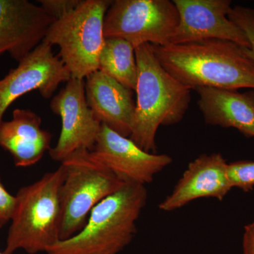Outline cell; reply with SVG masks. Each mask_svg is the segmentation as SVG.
Here are the masks:
<instances>
[{
    "instance_id": "6da1fadb",
    "label": "cell",
    "mask_w": 254,
    "mask_h": 254,
    "mask_svg": "<svg viewBox=\"0 0 254 254\" xmlns=\"http://www.w3.org/2000/svg\"><path fill=\"white\" fill-rule=\"evenodd\" d=\"M152 48L161 66L190 90L254 89V62L233 42L206 40Z\"/></svg>"
},
{
    "instance_id": "7a4b0ae2",
    "label": "cell",
    "mask_w": 254,
    "mask_h": 254,
    "mask_svg": "<svg viewBox=\"0 0 254 254\" xmlns=\"http://www.w3.org/2000/svg\"><path fill=\"white\" fill-rule=\"evenodd\" d=\"M135 55L136 110L129 138L145 151L154 153L159 127L181 121L190 106V89L161 66L152 45L137 47Z\"/></svg>"
},
{
    "instance_id": "3957f363",
    "label": "cell",
    "mask_w": 254,
    "mask_h": 254,
    "mask_svg": "<svg viewBox=\"0 0 254 254\" xmlns=\"http://www.w3.org/2000/svg\"><path fill=\"white\" fill-rule=\"evenodd\" d=\"M147 199L144 185L124 184L95 205L79 232L59 241L47 254H118L136 235V222Z\"/></svg>"
},
{
    "instance_id": "277c9868",
    "label": "cell",
    "mask_w": 254,
    "mask_h": 254,
    "mask_svg": "<svg viewBox=\"0 0 254 254\" xmlns=\"http://www.w3.org/2000/svg\"><path fill=\"white\" fill-rule=\"evenodd\" d=\"M63 180L64 169L60 165L55 171L18 190L5 254L20 250L28 254L46 253L60 241Z\"/></svg>"
},
{
    "instance_id": "5b68a950",
    "label": "cell",
    "mask_w": 254,
    "mask_h": 254,
    "mask_svg": "<svg viewBox=\"0 0 254 254\" xmlns=\"http://www.w3.org/2000/svg\"><path fill=\"white\" fill-rule=\"evenodd\" d=\"M61 165L64 180L60 190V240H64L79 232L95 205L125 183L95 158L91 150L85 148L73 152Z\"/></svg>"
},
{
    "instance_id": "8992f818",
    "label": "cell",
    "mask_w": 254,
    "mask_h": 254,
    "mask_svg": "<svg viewBox=\"0 0 254 254\" xmlns=\"http://www.w3.org/2000/svg\"><path fill=\"white\" fill-rule=\"evenodd\" d=\"M112 1L81 0L76 9L48 28L43 41L59 47L58 57L71 78L84 80L98 71L105 40V17Z\"/></svg>"
},
{
    "instance_id": "52a82bcc",
    "label": "cell",
    "mask_w": 254,
    "mask_h": 254,
    "mask_svg": "<svg viewBox=\"0 0 254 254\" xmlns=\"http://www.w3.org/2000/svg\"><path fill=\"white\" fill-rule=\"evenodd\" d=\"M180 21L178 10L169 0H116L104 21L105 38H120L135 48L149 43L170 44Z\"/></svg>"
},
{
    "instance_id": "ba28073f",
    "label": "cell",
    "mask_w": 254,
    "mask_h": 254,
    "mask_svg": "<svg viewBox=\"0 0 254 254\" xmlns=\"http://www.w3.org/2000/svg\"><path fill=\"white\" fill-rule=\"evenodd\" d=\"M84 80L71 78L50 101V109L61 118L62 129L57 145L49 150L51 158L62 162L78 149L93 150L102 124L88 106Z\"/></svg>"
},
{
    "instance_id": "9c48e42d",
    "label": "cell",
    "mask_w": 254,
    "mask_h": 254,
    "mask_svg": "<svg viewBox=\"0 0 254 254\" xmlns=\"http://www.w3.org/2000/svg\"><path fill=\"white\" fill-rule=\"evenodd\" d=\"M71 78L67 68L53 53V46L42 42L0 79V125L6 110L20 97L36 90L49 99L62 83Z\"/></svg>"
},
{
    "instance_id": "30bf717a",
    "label": "cell",
    "mask_w": 254,
    "mask_h": 254,
    "mask_svg": "<svg viewBox=\"0 0 254 254\" xmlns=\"http://www.w3.org/2000/svg\"><path fill=\"white\" fill-rule=\"evenodd\" d=\"M180 21L170 44L222 40L250 48L243 31L227 15L230 0H175Z\"/></svg>"
},
{
    "instance_id": "8fae6325",
    "label": "cell",
    "mask_w": 254,
    "mask_h": 254,
    "mask_svg": "<svg viewBox=\"0 0 254 254\" xmlns=\"http://www.w3.org/2000/svg\"><path fill=\"white\" fill-rule=\"evenodd\" d=\"M91 152L123 183L144 186L173 162L170 155L145 151L129 137L122 136L105 125H102Z\"/></svg>"
},
{
    "instance_id": "7c38bea8",
    "label": "cell",
    "mask_w": 254,
    "mask_h": 254,
    "mask_svg": "<svg viewBox=\"0 0 254 254\" xmlns=\"http://www.w3.org/2000/svg\"><path fill=\"white\" fill-rule=\"evenodd\" d=\"M54 18L27 0H0V56L18 63L44 41Z\"/></svg>"
},
{
    "instance_id": "4fadbf2b",
    "label": "cell",
    "mask_w": 254,
    "mask_h": 254,
    "mask_svg": "<svg viewBox=\"0 0 254 254\" xmlns=\"http://www.w3.org/2000/svg\"><path fill=\"white\" fill-rule=\"evenodd\" d=\"M227 166L220 153L200 155L189 164L172 193L159 204V209L173 211L202 198L222 200L232 189Z\"/></svg>"
},
{
    "instance_id": "5bb4252c",
    "label": "cell",
    "mask_w": 254,
    "mask_h": 254,
    "mask_svg": "<svg viewBox=\"0 0 254 254\" xmlns=\"http://www.w3.org/2000/svg\"><path fill=\"white\" fill-rule=\"evenodd\" d=\"M85 83L87 103L95 118L119 134L131 136L136 110L132 91L99 70Z\"/></svg>"
},
{
    "instance_id": "9a60e30c",
    "label": "cell",
    "mask_w": 254,
    "mask_h": 254,
    "mask_svg": "<svg viewBox=\"0 0 254 254\" xmlns=\"http://www.w3.org/2000/svg\"><path fill=\"white\" fill-rule=\"evenodd\" d=\"M39 115L31 110L15 109L12 120L0 125V146L9 152L15 165L28 168L51 149L53 135L41 128Z\"/></svg>"
},
{
    "instance_id": "2e32d148",
    "label": "cell",
    "mask_w": 254,
    "mask_h": 254,
    "mask_svg": "<svg viewBox=\"0 0 254 254\" xmlns=\"http://www.w3.org/2000/svg\"><path fill=\"white\" fill-rule=\"evenodd\" d=\"M199 109L208 125L235 128L247 137H254V91L239 93L235 90L202 87Z\"/></svg>"
},
{
    "instance_id": "e0dca14e",
    "label": "cell",
    "mask_w": 254,
    "mask_h": 254,
    "mask_svg": "<svg viewBox=\"0 0 254 254\" xmlns=\"http://www.w3.org/2000/svg\"><path fill=\"white\" fill-rule=\"evenodd\" d=\"M98 70L127 89L136 91L137 64L135 48L120 38H105Z\"/></svg>"
},
{
    "instance_id": "ac0fdd59",
    "label": "cell",
    "mask_w": 254,
    "mask_h": 254,
    "mask_svg": "<svg viewBox=\"0 0 254 254\" xmlns=\"http://www.w3.org/2000/svg\"><path fill=\"white\" fill-rule=\"evenodd\" d=\"M228 18L245 33L250 48H244L245 53L254 62V9L243 6L232 7Z\"/></svg>"
},
{
    "instance_id": "d6986e66",
    "label": "cell",
    "mask_w": 254,
    "mask_h": 254,
    "mask_svg": "<svg viewBox=\"0 0 254 254\" xmlns=\"http://www.w3.org/2000/svg\"><path fill=\"white\" fill-rule=\"evenodd\" d=\"M227 175L232 188L250 191L254 187V161H237L228 164Z\"/></svg>"
},
{
    "instance_id": "ffe728a7",
    "label": "cell",
    "mask_w": 254,
    "mask_h": 254,
    "mask_svg": "<svg viewBox=\"0 0 254 254\" xmlns=\"http://www.w3.org/2000/svg\"><path fill=\"white\" fill-rule=\"evenodd\" d=\"M81 1V0H40L38 2L56 21L71 13Z\"/></svg>"
},
{
    "instance_id": "44dd1931",
    "label": "cell",
    "mask_w": 254,
    "mask_h": 254,
    "mask_svg": "<svg viewBox=\"0 0 254 254\" xmlns=\"http://www.w3.org/2000/svg\"><path fill=\"white\" fill-rule=\"evenodd\" d=\"M16 202V195L11 194L5 188L0 175V229L11 221Z\"/></svg>"
},
{
    "instance_id": "7402d4cb",
    "label": "cell",
    "mask_w": 254,
    "mask_h": 254,
    "mask_svg": "<svg viewBox=\"0 0 254 254\" xmlns=\"http://www.w3.org/2000/svg\"><path fill=\"white\" fill-rule=\"evenodd\" d=\"M242 254H254V221L245 227L242 242Z\"/></svg>"
},
{
    "instance_id": "603a6c76",
    "label": "cell",
    "mask_w": 254,
    "mask_h": 254,
    "mask_svg": "<svg viewBox=\"0 0 254 254\" xmlns=\"http://www.w3.org/2000/svg\"><path fill=\"white\" fill-rule=\"evenodd\" d=\"M0 254H5L4 252H0Z\"/></svg>"
}]
</instances>
